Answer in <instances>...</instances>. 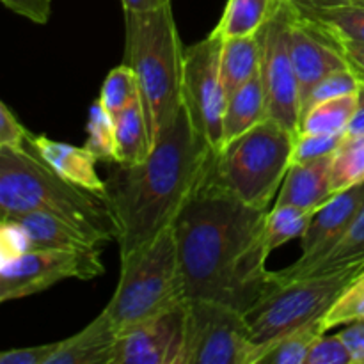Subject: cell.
I'll list each match as a JSON object with an SVG mask.
<instances>
[{"instance_id": "cell-30", "label": "cell", "mask_w": 364, "mask_h": 364, "mask_svg": "<svg viewBox=\"0 0 364 364\" xmlns=\"http://www.w3.org/2000/svg\"><path fill=\"white\" fill-rule=\"evenodd\" d=\"M137 100H141V96L135 71L127 63L110 70L100 92V102L109 110L110 116L116 117Z\"/></svg>"}, {"instance_id": "cell-9", "label": "cell", "mask_w": 364, "mask_h": 364, "mask_svg": "<svg viewBox=\"0 0 364 364\" xmlns=\"http://www.w3.org/2000/svg\"><path fill=\"white\" fill-rule=\"evenodd\" d=\"M223 38L210 32L205 39L185 48L183 59V107L196 134L219 151L223 146L224 112L228 95L220 77Z\"/></svg>"}, {"instance_id": "cell-12", "label": "cell", "mask_w": 364, "mask_h": 364, "mask_svg": "<svg viewBox=\"0 0 364 364\" xmlns=\"http://www.w3.org/2000/svg\"><path fill=\"white\" fill-rule=\"evenodd\" d=\"M364 206V181L343 192L334 194L322 208L313 213L308 231L302 242V256L288 269L277 270L276 281H290L304 277L320 259L326 258L331 249L340 242L350 228L359 210Z\"/></svg>"}, {"instance_id": "cell-40", "label": "cell", "mask_w": 364, "mask_h": 364, "mask_svg": "<svg viewBox=\"0 0 364 364\" xmlns=\"http://www.w3.org/2000/svg\"><path fill=\"white\" fill-rule=\"evenodd\" d=\"M364 134V82H361L358 91V107L348 124L347 135H363Z\"/></svg>"}, {"instance_id": "cell-39", "label": "cell", "mask_w": 364, "mask_h": 364, "mask_svg": "<svg viewBox=\"0 0 364 364\" xmlns=\"http://www.w3.org/2000/svg\"><path fill=\"white\" fill-rule=\"evenodd\" d=\"M331 38V36H329ZM333 39L340 50L343 52L345 59H347L348 66L355 71L361 82H364V45L363 43H354V41H347V39Z\"/></svg>"}, {"instance_id": "cell-19", "label": "cell", "mask_w": 364, "mask_h": 364, "mask_svg": "<svg viewBox=\"0 0 364 364\" xmlns=\"http://www.w3.org/2000/svg\"><path fill=\"white\" fill-rule=\"evenodd\" d=\"M267 119V98L262 70L228 98L224 112L223 146ZM220 146V148H223Z\"/></svg>"}, {"instance_id": "cell-41", "label": "cell", "mask_w": 364, "mask_h": 364, "mask_svg": "<svg viewBox=\"0 0 364 364\" xmlns=\"http://www.w3.org/2000/svg\"><path fill=\"white\" fill-rule=\"evenodd\" d=\"M297 7H308V9H322V7L350 6V4H364V0H291Z\"/></svg>"}, {"instance_id": "cell-32", "label": "cell", "mask_w": 364, "mask_h": 364, "mask_svg": "<svg viewBox=\"0 0 364 364\" xmlns=\"http://www.w3.org/2000/svg\"><path fill=\"white\" fill-rule=\"evenodd\" d=\"M359 85H361V78L355 75V71L352 70L350 66L331 71L326 78H322V80L318 82V85L313 89L309 98L306 100V103L302 105V116H304L313 105H316V103L326 102V100L340 98V96L354 95V92L359 91Z\"/></svg>"}, {"instance_id": "cell-27", "label": "cell", "mask_w": 364, "mask_h": 364, "mask_svg": "<svg viewBox=\"0 0 364 364\" xmlns=\"http://www.w3.org/2000/svg\"><path fill=\"white\" fill-rule=\"evenodd\" d=\"M352 265L364 267V206L359 210L358 217L350 224V228L345 231L340 242L331 249L329 255L320 259L306 276L334 272V270L347 269Z\"/></svg>"}, {"instance_id": "cell-42", "label": "cell", "mask_w": 364, "mask_h": 364, "mask_svg": "<svg viewBox=\"0 0 364 364\" xmlns=\"http://www.w3.org/2000/svg\"><path fill=\"white\" fill-rule=\"evenodd\" d=\"M123 11H151L171 4V0H121Z\"/></svg>"}, {"instance_id": "cell-29", "label": "cell", "mask_w": 364, "mask_h": 364, "mask_svg": "<svg viewBox=\"0 0 364 364\" xmlns=\"http://www.w3.org/2000/svg\"><path fill=\"white\" fill-rule=\"evenodd\" d=\"M84 148L98 162H116V124L100 98L89 109L87 141Z\"/></svg>"}, {"instance_id": "cell-14", "label": "cell", "mask_w": 364, "mask_h": 364, "mask_svg": "<svg viewBox=\"0 0 364 364\" xmlns=\"http://www.w3.org/2000/svg\"><path fill=\"white\" fill-rule=\"evenodd\" d=\"M290 52L301 92V107L322 78H326L331 71L348 66L340 46L318 25L299 13L297 7L291 20Z\"/></svg>"}, {"instance_id": "cell-25", "label": "cell", "mask_w": 364, "mask_h": 364, "mask_svg": "<svg viewBox=\"0 0 364 364\" xmlns=\"http://www.w3.org/2000/svg\"><path fill=\"white\" fill-rule=\"evenodd\" d=\"M322 334H326L322 320L306 323L269 345L258 364H306L313 345Z\"/></svg>"}, {"instance_id": "cell-11", "label": "cell", "mask_w": 364, "mask_h": 364, "mask_svg": "<svg viewBox=\"0 0 364 364\" xmlns=\"http://www.w3.org/2000/svg\"><path fill=\"white\" fill-rule=\"evenodd\" d=\"M295 6L279 0L272 16L259 31L262 36V78L267 98V117L297 135L301 130V92L290 52V31Z\"/></svg>"}, {"instance_id": "cell-34", "label": "cell", "mask_w": 364, "mask_h": 364, "mask_svg": "<svg viewBox=\"0 0 364 364\" xmlns=\"http://www.w3.org/2000/svg\"><path fill=\"white\" fill-rule=\"evenodd\" d=\"M306 364H354V359L340 334L334 336L322 334L313 345Z\"/></svg>"}, {"instance_id": "cell-24", "label": "cell", "mask_w": 364, "mask_h": 364, "mask_svg": "<svg viewBox=\"0 0 364 364\" xmlns=\"http://www.w3.org/2000/svg\"><path fill=\"white\" fill-rule=\"evenodd\" d=\"M355 107H358V92L316 103L302 116L299 132L347 135Z\"/></svg>"}, {"instance_id": "cell-20", "label": "cell", "mask_w": 364, "mask_h": 364, "mask_svg": "<svg viewBox=\"0 0 364 364\" xmlns=\"http://www.w3.org/2000/svg\"><path fill=\"white\" fill-rule=\"evenodd\" d=\"M262 53L263 45L259 32L244 38L223 39L220 77L228 98L262 70Z\"/></svg>"}, {"instance_id": "cell-15", "label": "cell", "mask_w": 364, "mask_h": 364, "mask_svg": "<svg viewBox=\"0 0 364 364\" xmlns=\"http://www.w3.org/2000/svg\"><path fill=\"white\" fill-rule=\"evenodd\" d=\"M28 146L38 153L39 159L52 167L60 178L78 185L82 188L103 194L107 192V181L96 173L98 160L82 146L66 144V142L53 141L46 135H31Z\"/></svg>"}, {"instance_id": "cell-3", "label": "cell", "mask_w": 364, "mask_h": 364, "mask_svg": "<svg viewBox=\"0 0 364 364\" xmlns=\"http://www.w3.org/2000/svg\"><path fill=\"white\" fill-rule=\"evenodd\" d=\"M27 212L64 219L100 244L119 238L107 196L60 178L28 144L0 146V219Z\"/></svg>"}, {"instance_id": "cell-6", "label": "cell", "mask_w": 364, "mask_h": 364, "mask_svg": "<svg viewBox=\"0 0 364 364\" xmlns=\"http://www.w3.org/2000/svg\"><path fill=\"white\" fill-rule=\"evenodd\" d=\"M295 135L277 121H262L213 151L212 173L223 187L259 210H270L291 167Z\"/></svg>"}, {"instance_id": "cell-22", "label": "cell", "mask_w": 364, "mask_h": 364, "mask_svg": "<svg viewBox=\"0 0 364 364\" xmlns=\"http://www.w3.org/2000/svg\"><path fill=\"white\" fill-rule=\"evenodd\" d=\"M279 0H228L219 23L213 28L223 39L258 34L272 16Z\"/></svg>"}, {"instance_id": "cell-23", "label": "cell", "mask_w": 364, "mask_h": 364, "mask_svg": "<svg viewBox=\"0 0 364 364\" xmlns=\"http://www.w3.org/2000/svg\"><path fill=\"white\" fill-rule=\"evenodd\" d=\"M297 9L331 38L364 45V4L322 7V9L297 7Z\"/></svg>"}, {"instance_id": "cell-26", "label": "cell", "mask_w": 364, "mask_h": 364, "mask_svg": "<svg viewBox=\"0 0 364 364\" xmlns=\"http://www.w3.org/2000/svg\"><path fill=\"white\" fill-rule=\"evenodd\" d=\"M313 213L315 212L299 206L274 205V208L267 212L265 219V245L269 252L304 237Z\"/></svg>"}, {"instance_id": "cell-2", "label": "cell", "mask_w": 364, "mask_h": 364, "mask_svg": "<svg viewBox=\"0 0 364 364\" xmlns=\"http://www.w3.org/2000/svg\"><path fill=\"white\" fill-rule=\"evenodd\" d=\"M213 151L196 134L185 107L137 166L110 164L107 201L119 226V255L149 244L173 226L201 181Z\"/></svg>"}, {"instance_id": "cell-17", "label": "cell", "mask_w": 364, "mask_h": 364, "mask_svg": "<svg viewBox=\"0 0 364 364\" xmlns=\"http://www.w3.org/2000/svg\"><path fill=\"white\" fill-rule=\"evenodd\" d=\"M333 155L311 162L294 164L281 185L274 205H291L309 212L322 208L334 196L331 185Z\"/></svg>"}, {"instance_id": "cell-28", "label": "cell", "mask_w": 364, "mask_h": 364, "mask_svg": "<svg viewBox=\"0 0 364 364\" xmlns=\"http://www.w3.org/2000/svg\"><path fill=\"white\" fill-rule=\"evenodd\" d=\"M364 181V134L345 135L333 155L331 185L333 192H343Z\"/></svg>"}, {"instance_id": "cell-31", "label": "cell", "mask_w": 364, "mask_h": 364, "mask_svg": "<svg viewBox=\"0 0 364 364\" xmlns=\"http://www.w3.org/2000/svg\"><path fill=\"white\" fill-rule=\"evenodd\" d=\"M359 320H364V270L347 284V288L327 309L322 318V327L327 333L333 327L348 326Z\"/></svg>"}, {"instance_id": "cell-33", "label": "cell", "mask_w": 364, "mask_h": 364, "mask_svg": "<svg viewBox=\"0 0 364 364\" xmlns=\"http://www.w3.org/2000/svg\"><path fill=\"white\" fill-rule=\"evenodd\" d=\"M343 139V134H304V132H299L295 135L291 166L333 155Z\"/></svg>"}, {"instance_id": "cell-1", "label": "cell", "mask_w": 364, "mask_h": 364, "mask_svg": "<svg viewBox=\"0 0 364 364\" xmlns=\"http://www.w3.org/2000/svg\"><path fill=\"white\" fill-rule=\"evenodd\" d=\"M267 212L223 187L210 159L173 223L185 297L223 302L245 315L276 287V272L267 269Z\"/></svg>"}, {"instance_id": "cell-5", "label": "cell", "mask_w": 364, "mask_h": 364, "mask_svg": "<svg viewBox=\"0 0 364 364\" xmlns=\"http://www.w3.org/2000/svg\"><path fill=\"white\" fill-rule=\"evenodd\" d=\"M187 301L173 226L149 244L121 256L119 283L103 311L117 334Z\"/></svg>"}, {"instance_id": "cell-16", "label": "cell", "mask_w": 364, "mask_h": 364, "mask_svg": "<svg viewBox=\"0 0 364 364\" xmlns=\"http://www.w3.org/2000/svg\"><path fill=\"white\" fill-rule=\"evenodd\" d=\"M117 338L112 320L102 311L80 333L60 340L46 364H112Z\"/></svg>"}, {"instance_id": "cell-35", "label": "cell", "mask_w": 364, "mask_h": 364, "mask_svg": "<svg viewBox=\"0 0 364 364\" xmlns=\"http://www.w3.org/2000/svg\"><path fill=\"white\" fill-rule=\"evenodd\" d=\"M31 135L7 103H0V146H27Z\"/></svg>"}, {"instance_id": "cell-36", "label": "cell", "mask_w": 364, "mask_h": 364, "mask_svg": "<svg viewBox=\"0 0 364 364\" xmlns=\"http://www.w3.org/2000/svg\"><path fill=\"white\" fill-rule=\"evenodd\" d=\"M59 341L36 347L25 348H9L0 354V364H46L50 355L55 352Z\"/></svg>"}, {"instance_id": "cell-21", "label": "cell", "mask_w": 364, "mask_h": 364, "mask_svg": "<svg viewBox=\"0 0 364 364\" xmlns=\"http://www.w3.org/2000/svg\"><path fill=\"white\" fill-rule=\"evenodd\" d=\"M116 124V164L137 166L148 159L151 151L148 123L141 100L114 117Z\"/></svg>"}, {"instance_id": "cell-18", "label": "cell", "mask_w": 364, "mask_h": 364, "mask_svg": "<svg viewBox=\"0 0 364 364\" xmlns=\"http://www.w3.org/2000/svg\"><path fill=\"white\" fill-rule=\"evenodd\" d=\"M13 219L21 226L28 249H63V251H91L102 244L89 237L73 224L55 215L43 212H27L18 215L2 217Z\"/></svg>"}, {"instance_id": "cell-38", "label": "cell", "mask_w": 364, "mask_h": 364, "mask_svg": "<svg viewBox=\"0 0 364 364\" xmlns=\"http://www.w3.org/2000/svg\"><path fill=\"white\" fill-rule=\"evenodd\" d=\"M340 336L347 345L354 364H364V320L348 323Z\"/></svg>"}, {"instance_id": "cell-10", "label": "cell", "mask_w": 364, "mask_h": 364, "mask_svg": "<svg viewBox=\"0 0 364 364\" xmlns=\"http://www.w3.org/2000/svg\"><path fill=\"white\" fill-rule=\"evenodd\" d=\"M103 274L102 247L91 251L28 249L2 262L0 301H18L41 294L66 279L89 281Z\"/></svg>"}, {"instance_id": "cell-13", "label": "cell", "mask_w": 364, "mask_h": 364, "mask_svg": "<svg viewBox=\"0 0 364 364\" xmlns=\"http://www.w3.org/2000/svg\"><path fill=\"white\" fill-rule=\"evenodd\" d=\"M187 301L119 334L112 364H180Z\"/></svg>"}, {"instance_id": "cell-7", "label": "cell", "mask_w": 364, "mask_h": 364, "mask_svg": "<svg viewBox=\"0 0 364 364\" xmlns=\"http://www.w3.org/2000/svg\"><path fill=\"white\" fill-rule=\"evenodd\" d=\"M363 270V265H352L334 272L281 281L267 291L245 313L251 340L259 347L256 364L274 341L306 323L322 320L338 295Z\"/></svg>"}, {"instance_id": "cell-8", "label": "cell", "mask_w": 364, "mask_h": 364, "mask_svg": "<svg viewBox=\"0 0 364 364\" xmlns=\"http://www.w3.org/2000/svg\"><path fill=\"white\" fill-rule=\"evenodd\" d=\"M245 315L210 299H187L180 364H256Z\"/></svg>"}, {"instance_id": "cell-4", "label": "cell", "mask_w": 364, "mask_h": 364, "mask_svg": "<svg viewBox=\"0 0 364 364\" xmlns=\"http://www.w3.org/2000/svg\"><path fill=\"white\" fill-rule=\"evenodd\" d=\"M127 64L135 71L151 148L183 107L185 48L173 4L151 11H124Z\"/></svg>"}, {"instance_id": "cell-37", "label": "cell", "mask_w": 364, "mask_h": 364, "mask_svg": "<svg viewBox=\"0 0 364 364\" xmlns=\"http://www.w3.org/2000/svg\"><path fill=\"white\" fill-rule=\"evenodd\" d=\"M2 4L13 13L38 25L48 23L52 14V0H2Z\"/></svg>"}]
</instances>
